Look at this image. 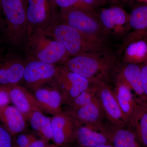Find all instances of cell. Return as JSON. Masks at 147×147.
<instances>
[{"mask_svg":"<svg viewBox=\"0 0 147 147\" xmlns=\"http://www.w3.org/2000/svg\"><path fill=\"white\" fill-rule=\"evenodd\" d=\"M118 64L112 51L86 53L72 56L66 61L70 71L96 83L108 79Z\"/></svg>","mask_w":147,"mask_h":147,"instance_id":"1","label":"cell"},{"mask_svg":"<svg viewBox=\"0 0 147 147\" xmlns=\"http://www.w3.org/2000/svg\"><path fill=\"white\" fill-rule=\"evenodd\" d=\"M57 18L92 41L111 46L113 37L102 26L97 13L79 9H61Z\"/></svg>","mask_w":147,"mask_h":147,"instance_id":"2","label":"cell"},{"mask_svg":"<svg viewBox=\"0 0 147 147\" xmlns=\"http://www.w3.org/2000/svg\"><path fill=\"white\" fill-rule=\"evenodd\" d=\"M28 48L36 59L54 65L69 59L65 47L54 37L48 28L33 30L27 38Z\"/></svg>","mask_w":147,"mask_h":147,"instance_id":"3","label":"cell"},{"mask_svg":"<svg viewBox=\"0 0 147 147\" xmlns=\"http://www.w3.org/2000/svg\"><path fill=\"white\" fill-rule=\"evenodd\" d=\"M48 29L71 57L86 53L112 51L110 45L94 42L76 29L62 22L54 24Z\"/></svg>","mask_w":147,"mask_h":147,"instance_id":"4","label":"cell"},{"mask_svg":"<svg viewBox=\"0 0 147 147\" xmlns=\"http://www.w3.org/2000/svg\"><path fill=\"white\" fill-rule=\"evenodd\" d=\"M1 10L7 39L12 45H20L27 39L30 32L24 1L2 0Z\"/></svg>","mask_w":147,"mask_h":147,"instance_id":"5","label":"cell"},{"mask_svg":"<svg viewBox=\"0 0 147 147\" xmlns=\"http://www.w3.org/2000/svg\"><path fill=\"white\" fill-rule=\"evenodd\" d=\"M30 34L38 28H48L58 18L54 0H24Z\"/></svg>","mask_w":147,"mask_h":147,"instance_id":"6","label":"cell"},{"mask_svg":"<svg viewBox=\"0 0 147 147\" xmlns=\"http://www.w3.org/2000/svg\"><path fill=\"white\" fill-rule=\"evenodd\" d=\"M63 100L67 104L94 84L70 71L66 67H57L55 76Z\"/></svg>","mask_w":147,"mask_h":147,"instance_id":"7","label":"cell"},{"mask_svg":"<svg viewBox=\"0 0 147 147\" xmlns=\"http://www.w3.org/2000/svg\"><path fill=\"white\" fill-rule=\"evenodd\" d=\"M97 96L106 118L110 124L118 127H125L127 124L114 92L106 82L98 83Z\"/></svg>","mask_w":147,"mask_h":147,"instance_id":"8","label":"cell"},{"mask_svg":"<svg viewBox=\"0 0 147 147\" xmlns=\"http://www.w3.org/2000/svg\"><path fill=\"white\" fill-rule=\"evenodd\" d=\"M56 71L54 65L35 60L25 65L23 79L27 87L34 91L55 77Z\"/></svg>","mask_w":147,"mask_h":147,"instance_id":"9","label":"cell"},{"mask_svg":"<svg viewBox=\"0 0 147 147\" xmlns=\"http://www.w3.org/2000/svg\"><path fill=\"white\" fill-rule=\"evenodd\" d=\"M97 14L102 26L112 37L124 34L129 26V14L119 7L103 9Z\"/></svg>","mask_w":147,"mask_h":147,"instance_id":"10","label":"cell"},{"mask_svg":"<svg viewBox=\"0 0 147 147\" xmlns=\"http://www.w3.org/2000/svg\"><path fill=\"white\" fill-rule=\"evenodd\" d=\"M8 88L11 102L22 113L26 120H28L34 112H43L34 94L26 88L18 84L8 86Z\"/></svg>","mask_w":147,"mask_h":147,"instance_id":"11","label":"cell"},{"mask_svg":"<svg viewBox=\"0 0 147 147\" xmlns=\"http://www.w3.org/2000/svg\"><path fill=\"white\" fill-rule=\"evenodd\" d=\"M53 140L56 146H62L73 142L76 129L75 121L66 113L51 118Z\"/></svg>","mask_w":147,"mask_h":147,"instance_id":"12","label":"cell"},{"mask_svg":"<svg viewBox=\"0 0 147 147\" xmlns=\"http://www.w3.org/2000/svg\"><path fill=\"white\" fill-rule=\"evenodd\" d=\"M124 127L103 123L97 128L106 135L114 147H143L134 132Z\"/></svg>","mask_w":147,"mask_h":147,"instance_id":"13","label":"cell"},{"mask_svg":"<svg viewBox=\"0 0 147 147\" xmlns=\"http://www.w3.org/2000/svg\"><path fill=\"white\" fill-rule=\"evenodd\" d=\"M66 113L76 121L95 127L104 123L103 120L105 117L97 96L88 104L69 110Z\"/></svg>","mask_w":147,"mask_h":147,"instance_id":"14","label":"cell"},{"mask_svg":"<svg viewBox=\"0 0 147 147\" xmlns=\"http://www.w3.org/2000/svg\"><path fill=\"white\" fill-rule=\"evenodd\" d=\"M75 121L76 129L73 141H76L80 147H94L111 144L106 135L95 126Z\"/></svg>","mask_w":147,"mask_h":147,"instance_id":"15","label":"cell"},{"mask_svg":"<svg viewBox=\"0 0 147 147\" xmlns=\"http://www.w3.org/2000/svg\"><path fill=\"white\" fill-rule=\"evenodd\" d=\"M33 92L34 95L43 111L54 116L63 113L61 107L63 98L60 90L42 87Z\"/></svg>","mask_w":147,"mask_h":147,"instance_id":"16","label":"cell"},{"mask_svg":"<svg viewBox=\"0 0 147 147\" xmlns=\"http://www.w3.org/2000/svg\"><path fill=\"white\" fill-rule=\"evenodd\" d=\"M117 80L126 84L137 96L138 102H143L142 72L141 67L138 65L126 63L120 70Z\"/></svg>","mask_w":147,"mask_h":147,"instance_id":"17","label":"cell"},{"mask_svg":"<svg viewBox=\"0 0 147 147\" xmlns=\"http://www.w3.org/2000/svg\"><path fill=\"white\" fill-rule=\"evenodd\" d=\"M114 92L124 117L127 124H129L139 107L138 100L134 97L132 90L126 84L117 80Z\"/></svg>","mask_w":147,"mask_h":147,"instance_id":"18","label":"cell"},{"mask_svg":"<svg viewBox=\"0 0 147 147\" xmlns=\"http://www.w3.org/2000/svg\"><path fill=\"white\" fill-rule=\"evenodd\" d=\"M0 121L13 137L23 132L26 127V119L13 105L0 108Z\"/></svg>","mask_w":147,"mask_h":147,"instance_id":"19","label":"cell"},{"mask_svg":"<svg viewBox=\"0 0 147 147\" xmlns=\"http://www.w3.org/2000/svg\"><path fill=\"white\" fill-rule=\"evenodd\" d=\"M25 65L18 59H9L0 63V85H18L24 77Z\"/></svg>","mask_w":147,"mask_h":147,"instance_id":"20","label":"cell"},{"mask_svg":"<svg viewBox=\"0 0 147 147\" xmlns=\"http://www.w3.org/2000/svg\"><path fill=\"white\" fill-rule=\"evenodd\" d=\"M142 36H132L125 49L123 60L126 63L138 65L147 60V42Z\"/></svg>","mask_w":147,"mask_h":147,"instance_id":"21","label":"cell"},{"mask_svg":"<svg viewBox=\"0 0 147 147\" xmlns=\"http://www.w3.org/2000/svg\"><path fill=\"white\" fill-rule=\"evenodd\" d=\"M32 128L45 142L53 140L51 118L43 112L36 111L33 113L28 120Z\"/></svg>","mask_w":147,"mask_h":147,"instance_id":"22","label":"cell"},{"mask_svg":"<svg viewBox=\"0 0 147 147\" xmlns=\"http://www.w3.org/2000/svg\"><path fill=\"white\" fill-rule=\"evenodd\" d=\"M135 129L138 141L143 147H147V111L139 104L130 121Z\"/></svg>","mask_w":147,"mask_h":147,"instance_id":"23","label":"cell"},{"mask_svg":"<svg viewBox=\"0 0 147 147\" xmlns=\"http://www.w3.org/2000/svg\"><path fill=\"white\" fill-rule=\"evenodd\" d=\"M129 25L137 32L147 34V5L138 7L131 11Z\"/></svg>","mask_w":147,"mask_h":147,"instance_id":"24","label":"cell"},{"mask_svg":"<svg viewBox=\"0 0 147 147\" xmlns=\"http://www.w3.org/2000/svg\"><path fill=\"white\" fill-rule=\"evenodd\" d=\"M98 83L92 84L88 89L80 94L69 103L70 110L80 108L92 102L97 96Z\"/></svg>","mask_w":147,"mask_h":147,"instance_id":"25","label":"cell"},{"mask_svg":"<svg viewBox=\"0 0 147 147\" xmlns=\"http://www.w3.org/2000/svg\"><path fill=\"white\" fill-rule=\"evenodd\" d=\"M54 1L60 9H79L97 13L96 10L88 5L83 0H54Z\"/></svg>","mask_w":147,"mask_h":147,"instance_id":"26","label":"cell"},{"mask_svg":"<svg viewBox=\"0 0 147 147\" xmlns=\"http://www.w3.org/2000/svg\"><path fill=\"white\" fill-rule=\"evenodd\" d=\"M14 139L10 132L0 123V147H14Z\"/></svg>","mask_w":147,"mask_h":147,"instance_id":"27","label":"cell"},{"mask_svg":"<svg viewBox=\"0 0 147 147\" xmlns=\"http://www.w3.org/2000/svg\"><path fill=\"white\" fill-rule=\"evenodd\" d=\"M36 139L34 136L31 134L20 133L17 135L15 142L14 141L16 144L14 146L16 147H28Z\"/></svg>","mask_w":147,"mask_h":147,"instance_id":"28","label":"cell"},{"mask_svg":"<svg viewBox=\"0 0 147 147\" xmlns=\"http://www.w3.org/2000/svg\"><path fill=\"white\" fill-rule=\"evenodd\" d=\"M10 102L8 86L0 85V108L9 105Z\"/></svg>","mask_w":147,"mask_h":147,"instance_id":"29","label":"cell"},{"mask_svg":"<svg viewBox=\"0 0 147 147\" xmlns=\"http://www.w3.org/2000/svg\"><path fill=\"white\" fill-rule=\"evenodd\" d=\"M142 72V84L144 92V101L139 103L147 102V65H144L141 67Z\"/></svg>","mask_w":147,"mask_h":147,"instance_id":"30","label":"cell"},{"mask_svg":"<svg viewBox=\"0 0 147 147\" xmlns=\"http://www.w3.org/2000/svg\"><path fill=\"white\" fill-rule=\"evenodd\" d=\"M83 1L92 8L96 10V9L104 5L106 0H83Z\"/></svg>","mask_w":147,"mask_h":147,"instance_id":"31","label":"cell"},{"mask_svg":"<svg viewBox=\"0 0 147 147\" xmlns=\"http://www.w3.org/2000/svg\"><path fill=\"white\" fill-rule=\"evenodd\" d=\"M46 142L42 139L38 140L36 139L32 142L28 147H47Z\"/></svg>","mask_w":147,"mask_h":147,"instance_id":"32","label":"cell"},{"mask_svg":"<svg viewBox=\"0 0 147 147\" xmlns=\"http://www.w3.org/2000/svg\"><path fill=\"white\" fill-rule=\"evenodd\" d=\"M139 103L145 110L147 111V102H144V103H139Z\"/></svg>","mask_w":147,"mask_h":147,"instance_id":"33","label":"cell"},{"mask_svg":"<svg viewBox=\"0 0 147 147\" xmlns=\"http://www.w3.org/2000/svg\"><path fill=\"white\" fill-rule=\"evenodd\" d=\"M94 147H114L112 144H107L100 145V146H96Z\"/></svg>","mask_w":147,"mask_h":147,"instance_id":"34","label":"cell"},{"mask_svg":"<svg viewBox=\"0 0 147 147\" xmlns=\"http://www.w3.org/2000/svg\"><path fill=\"white\" fill-rule=\"evenodd\" d=\"M110 1L111 3H113L114 4H117L119 3V0H108Z\"/></svg>","mask_w":147,"mask_h":147,"instance_id":"35","label":"cell"},{"mask_svg":"<svg viewBox=\"0 0 147 147\" xmlns=\"http://www.w3.org/2000/svg\"><path fill=\"white\" fill-rule=\"evenodd\" d=\"M1 1L2 0H0V11L1 10Z\"/></svg>","mask_w":147,"mask_h":147,"instance_id":"36","label":"cell"},{"mask_svg":"<svg viewBox=\"0 0 147 147\" xmlns=\"http://www.w3.org/2000/svg\"><path fill=\"white\" fill-rule=\"evenodd\" d=\"M58 147V146H56H56H47V147Z\"/></svg>","mask_w":147,"mask_h":147,"instance_id":"37","label":"cell"},{"mask_svg":"<svg viewBox=\"0 0 147 147\" xmlns=\"http://www.w3.org/2000/svg\"><path fill=\"white\" fill-rule=\"evenodd\" d=\"M140 1H143L147 2V0H139Z\"/></svg>","mask_w":147,"mask_h":147,"instance_id":"38","label":"cell"},{"mask_svg":"<svg viewBox=\"0 0 147 147\" xmlns=\"http://www.w3.org/2000/svg\"><path fill=\"white\" fill-rule=\"evenodd\" d=\"M144 64H145L147 65V60L146 61V62H145V63H144Z\"/></svg>","mask_w":147,"mask_h":147,"instance_id":"39","label":"cell"},{"mask_svg":"<svg viewBox=\"0 0 147 147\" xmlns=\"http://www.w3.org/2000/svg\"><path fill=\"white\" fill-rule=\"evenodd\" d=\"M14 147H16V146H14Z\"/></svg>","mask_w":147,"mask_h":147,"instance_id":"40","label":"cell"},{"mask_svg":"<svg viewBox=\"0 0 147 147\" xmlns=\"http://www.w3.org/2000/svg\"><path fill=\"white\" fill-rule=\"evenodd\" d=\"M23 1H24V0H23Z\"/></svg>","mask_w":147,"mask_h":147,"instance_id":"41","label":"cell"}]
</instances>
